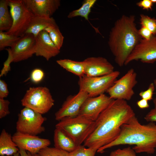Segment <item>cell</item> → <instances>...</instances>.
I'll return each instance as SVG.
<instances>
[{
	"label": "cell",
	"instance_id": "1",
	"mask_svg": "<svg viewBox=\"0 0 156 156\" xmlns=\"http://www.w3.org/2000/svg\"><path fill=\"white\" fill-rule=\"evenodd\" d=\"M135 115L126 101L114 100L95 121L96 128L83 145L97 151L112 142L119 135L122 126Z\"/></svg>",
	"mask_w": 156,
	"mask_h": 156
},
{
	"label": "cell",
	"instance_id": "2",
	"mask_svg": "<svg viewBox=\"0 0 156 156\" xmlns=\"http://www.w3.org/2000/svg\"><path fill=\"white\" fill-rule=\"evenodd\" d=\"M134 145L132 148L136 153L152 154L156 148V125L154 122L141 124L135 116L124 124L117 138L109 144L99 149L102 153L107 149L121 145Z\"/></svg>",
	"mask_w": 156,
	"mask_h": 156
},
{
	"label": "cell",
	"instance_id": "3",
	"mask_svg": "<svg viewBox=\"0 0 156 156\" xmlns=\"http://www.w3.org/2000/svg\"><path fill=\"white\" fill-rule=\"evenodd\" d=\"M134 15H122L115 22L110 31L108 44L115 61L119 66L125 63L142 38Z\"/></svg>",
	"mask_w": 156,
	"mask_h": 156
},
{
	"label": "cell",
	"instance_id": "4",
	"mask_svg": "<svg viewBox=\"0 0 156 156\" xmlns=\"http://www.w3.org/2000/svg\"><path fill=\"white\" fill-rule=\"evenodd\" d=\"M96 127L95 121L78 115L64 118L55 125L70 137L77 145H81L92 133Z\"/></svg>",
	"mask_w": 156,
	"mask_h": 156
},
{
	"label": "cell",
	"instance_id": "5",
	"mask_svg": "<svg viewBox=\"0 0 156 156\" xmlns=\"http://www.w3.org/2000/svg\"><path fill=\"white\" fill-rule=\"evenodd\" d=\"M21 104L42 114L48 112L54 105V100L46 87H30L21 99Z\"/></svg>",
	"mask_w": 156,
	"mask_h": 156
},
{
	"label": "cell",
	"instance_id": "6",
	"mask_svg": "<svg viewBox=\"0 0 156 156\" xmlns=\"http://www.w3.org/2000/svg\"><path fill=\"white\" fill-rule=\"evenodd\" d=\"M10 12L13 23L10 29L5 32L20 37L25 34L34 15L25 5L23 0H8Z\"/></svg>",
	"mask_w": 156,
	"mask_h": 156
},
{
	"label": "cell",
	"instance_id": "7",
	"mask_svg": "<svg viewBox=\"0 0 156 156\" xmlns=\"http://www.w3.org/2000/svg\"><path fill=\"white\" fill-rule=\"evenodd\" d=\"M120 74L118 70L107 75L91 77L85 75L79 77V90L86 92L89 97H94L104 94L114 84Z\"/></svg>",
	"mask_w": 156,
	"mask_h": 156
},
{
	"label": "cell",
	"instance_id": "8",
	"mask_svg": "<svg viewBox=\"0 0 156 156\" xmlns=\"http://www.w3.org/2000/svg\"><path fill=\"white\" fill-rule=\"evenodd\" d=\"M18 116L16 126L17 132L37 136L45 131L42 124L46 119L42 114L25 107L21 110Z\"/></svg>",
	"mask_w": 156,
	"mask_h": 156
},
{
	"label": "cell",
	"instance_id": "9",
	"mask_svg": "<svg viewBox=\"0 0 156 156\" xmlns=\"http://www.w3.org/2000/svg\"><path fill=\"white\" fill-rule=\"evenodd\" d=\"M137 77L136 73L131 68L116 80L106 92L112 99L129 100L135 94L133 88L138 83Z\"/></svg>",
	"mask_w": 156,
	"mask_h": 156
},
{
	"label": "cell",
	"instance_id": "10",
	"mask_svg": "<svg viewBox=\"0 0 156 156\" xmlns=\"http://www.w3.org/2000/svg\"><path fill=\"white\" fill-rule=\"evenodd\" d=\"M138 60L148 64H153L156 61V35H153L149 40L142 38L127 59L125 65Z\"/></svg>",
	"mask_w": 156,
	"mask_h": 156
},
{
	"label": "cell",
	"instance_id": "11",
	"mask_svg": "<svg viewBox=\"0 0 156 156\" xmlns=\"http://www.w3.org/2000/svg\"><path fill=\"white\" fill-rule=\"evenodd\" d=\"M114 100L104 94L95 97H89L82 105L78 115L96 121Z\"/></svg>",
	"mask_w": 156,
	"mask_h": 156
},
{
	"label": "cell",
	"instance_id": "12",
	"mask_svg": "<svg viewBox=\"0 0 156 156\" xmlns=\"http://www.w3.org/2000/svg\"><path fill=\"white\" fill-rule=\"evenodd\" d=\"M36 38L31 34H26L20 37L10 48L5 49L10 52L13 62L26 60L35 54Z\"/></svg>",
	"mask_w": 156,
	"mask_h": 156
},
{
	"label": "cell",
	"instance_id": "13",
	"mask_svg": "<svg viewBox=\"0 0 156 156\" xmlns=\"http://www.w3.org/2000/svg\"><path fill=\"white\" fill-rule=\"evenodd\" d=\"M89 97L86 92L80 90L77 94L68 96L61 108L55 113V120L59 121L64 118L78 115L82 105Z\"/></svg>",
	"mask_w": 156,
	"mask_h": 156
},
{
	"label": "cell",
	"instance_id": "14",
	"mask_svg": "<svg viewBox=\"0 0 156 156\" xmlns=\"http://www.w3.org/2000/svg\"><path fill=\"white\" fill-rule=\"evenodd\" d=\"M12 138L19 149L24 150L32 154H37L41 149L51 144L48 139L17 131L13 134Z\"/></svg>",
	"mask_w": 156,
	"mask_h": 156
},
{
	"label": "cell",
	"instance_id": "15",
	"mask_svg": "<svg viewBox=\"0 0 156 156\" xmlns=\"http://www.w3.org/2000/svg\"><path fill=\"white\" fill-rule=\"evenodd\" d=\"M83 61L85 64L84 75L88 76H103L114 71L113 66L103 57H89Z\"/></svg>",
	"mask_w": 156,
	"mask_h": 156
},
{
	"label": "cell",
	"instance_id": "16",
	"mask_svg": "<svg viewBox=\"0 0 156 156\" xmlns=\"http://www.w3.org/2000/svg\"><path fill=\"white\" fill-rule=\"evenodd\" d=\"M27 8L35 16L51 17L59 8L60 0H23Z\"/></svg>",
	"mask_w": 156,
	"mask_h": 156
},
{
	"label": "cell",
	"instance_id": "17",
	"mask_svg": "<svg viewBox=\"0 0 156 156\" xmlns=\"http://www.w3.org/2000/svg\"><path fill=\"white\" fill-rule=\"evenodd\" d=\"M35 38V54L36 56L43 57L48 61L60 53V50L55 45L46 31H41Z\"/></svg>",
	"mask_w": 156,
	"mask_h": 156
},
{
	"label": "cell",
	"instance_id": "18",
	"mask_svg": "<svg viewBox=\"0 0 156 156\" xmlns=\"http://www.w3.org/2000/svg\"><path fill=\"white\" fill-rule=\"evenodd\" d=\"M53 140L54 147L69 153L74 151L78 146L70 137L57 128L54 131Z\"/></svg>",
	"mask_w": 156,
	"mask_h": 156
},
{
	"label": "cell",
	"instance_id": "19",
	"mask_svg": "<svg viewBox=\"0 0 156 156\" xmlns=\"http://www.w3.org/2000/svg\"><path fill=\"white\" fill-rule=\"evenodd\" d=\"M52 17L34 15L26 34H32L36 38L38 34L49 26L57 25Z\"/></svg>",
	"mask_w": 156,
	"mask_h": 156
},
{
	"label": "cell",
	"instance_id": "20",
	"mask_svg": "<svg viewBox=\"0 0 156 156\" xmlns=\"http://www.w3.org/2000/svg\"><path fill=\"white\" fill-rule=\"evenodd\" d=\"M19 149L13 141L12 136L3 129L0 135V155L10 156L19 152Z\"/></svg>",
	"mask_w": 156,
	"mask_h": 156
},
{
	"label": "cell",
	"instance_id": "21",
	"mask_svg": "<svg viewBox=\"0 0 156 156\" xmlns=\"http://www.w3.org/2000/svg\"><path fill=\"white\" fill-rule=\"evenodd\" d=\"M56 62L61 67L79 77L84 75L85 64L83 61H78L65 59L57 60Z\"/></svg>",
	"mask_w": 156,
	"mask_h": 156
},
{
	"label": "cell",
	"instance_id": "22",
	"mask_svg": "<svg viewBox=\"0 0 156 156\" xmlns=\"http://www.w3.org/2000/svg\"><path fill=\"white\" fill-rule=\"evenodd\" d=\"M8 0H0V31H7L11 28L12 18L8 9Z\"/></svg>",
	"mask_w": 156,
	"mask_h": 156
},
{
	"label": "cell",
	"instance_id": "23",
	"mask_svg": "<svg viewBox=\"0 0 156 156\" xmlns=\"http://www.w3.org/2000/svg\"><path fill=\"white\" fill-rule=\"evenodd\" d=\"M96 1V0H85L83 2L82 5L78 9L73 10L68 15V18H72L78 16L84 18L88 21V16L91 9Z\"/></svg>",
	"mask_w": 156,
	"mask_h": 156
},
{
	"label": "cell",
	"instance_id": "24",
	"mask_svg": "<svg viewBox=\"0 0 156 156\" xmlns=\"http://www.w3.org/2000/svg\"><path fill=\"white\" fill-rule=\"evenodd\" d=\"M44 30L49 34L53 43L60 50L63 45L64 37L61 32L58 25H57L49 26L46 28Z\"/></svg>",
	"mask_w": 156,
	"mask_h": 156
},
{
	"label": "cell",
	"instance_id": "25",
	"mask_svg": "<svg viewBox=\"0 0 156 156\" xmlns=\"http://www.w3.org/2000/svg\"><path fill=\"white\" fill-rule=\"evenodd\" d=\"M20 37H18L6 34L0 31V50L4 49L7 47H12Z\"/></svg>",
	"mask_w": 156,
	"mask_h": 156
},
{
	"label": "cell",
	"instance_id": "26",
	"mask_svg": "<svg viewBox=\"0 0 156 156\" xmlns=\"http://www.w3.org/2000/svg\"><path fill=\"white\" fill-rule=\"evenodd\" d=\"M37 155L38 156H69V153L67 151L49 146L41 149Z\"/></svg>",
	"mask_w": 156,
	"mask_h": 156
},
{
	"label": "cell",
	"instance_id": "27",
	"mask_svg": "<svg viewBox=\"0 0 156 156\" xmlns=\"http://www.w3.org/2000/svg\"><path fill=\"white\" fill-rule=\"evenodd\" d=\"M140 23L141 26L149 29L154 35H156V19L144 14L140 15Z\"/></svg>",
	"mask_w": 156,
	"mask_h": 156
},
{
	"label": "cell",
	"instance_id": "28",
	"mask_svg": "<svg viewBox=\"0 0 156 156\" xmlns=\"http://www.w3.org/2000/svg\"><path fill=\"white\" fill-rule=\"evenodd\" d=\"M86 147L83 145L78 146L75 150L69 153V156H94L97 151L93 148Z\"/></svg>",
	"mask_w": 156,
	"mask_h": 156
},
{
	"label": "cell",
	"instance_id": "29",
	"mask_svg": "<svg viewBox=\"0 0 156 156\" xmlns=\"http://www.w3.org/2000/svg\"><path fill=\"white\" fill-rule=\"evenodd\" d=\"M109 156H137L135 151L130 146L118 148L111 152Z\"/></svg>",
	"mask_w": 156,
	"mask_h": 156
},
{
	"label": "cell",
	"instance_id": "30",
	"mask_svg": "<svg viewBox=\"0 0 156 156\" xmlns=\"http://www.w3.org/2000/svg\"><path fill=\"white\" fill-rule=\"evenodd\" d=\"M155 86L153 82L150 83L148 89L144 91L141 92L139 95L142 99H145L148 101L153 99V92L155 89Z\"/></svg>",
	"mask_w": 156,
	"mask_h": 156
},
{
	"label": "cell",
	"instance_id": "31",
	"mask_svg": "<svg viewBox=\"0 0 156 156\" xmlns=\"http://www.w3.org/2000/svg\"><path fill=\"white\" fill-rule=\"evenodd\" d=\"M44 76L43 71L41 69L36 68L31 72L30 78L31 81L34 83H38L43 79Z\"/></svg>",
	"mask_w": 156,
	"mask_h": 156
},
{
	"label": "cell",
	"instance_id": "32",
	"mask_svg": "<svg viewBox=\"0 0 156 156\" xmlns=\"http://www.w3.org/2000/svg\"><path fill=\"white\" fill-rule=\"evenodd\" d=\"M10 103L8 100L0 99V118H4L10 114L9 108Z\"/></svg>",
	"mask_w": 156,
	"mask_h": 156
},
{
	"label": "cell",
	"instance_id": "33",
	"mask_svg": "<svg viewBox=\"0 0 156 156\" xmlns=\"http://www.w3.org/2000/svg\"><path fill=\"white\" fill-rule=\"evenodd\" d=\"M8 56L7 60L3 63V66L1 70L0 77L5 76L11 70L10 64L13 62L12 57L10 52H8Z\"/></svg>",
	"mask_w": 156,
	"mask_h": 156
},
{
	"label": "cell",
	"instance_id": "34",
	"mask_svg": "<svg viewBox=\"0 0 156 156\" xmlns=\"http://www.w3.org/2000/svg\"><path fill=\"white\" fill-rule=\"evenodd\" d=\"M138 33L142 38L146 40H149L153 35L149 29L145 27L142 26L138 30Z\"/></svg>",
	"mask_w": 156,
	"mask_h": 156
},
{
	"label": "cell",
	"instance_id": "35",
	"mask_svg": "<svg viewBox=\"0 0 156 156\" xmlns=\"http://www.w3.org/2000/svg\"><path fill=\"white\" fill-rule=\"evenodd\" d=\"M9 93L7 84L4 80L0 79V99H4L8 96Z\"/></svg>",
	"mask_w": 156,
	"mask_h": 156
},
{
	"label": "cell",
	"instance_id": "36",
	"mask_svg": "<svg viewBox=\"0 0 156 156\" xmlns=\"http://www.w3.org/2000/svg\"><path fill=\"white\" fill-rule=\"evenodd\" d=\"M153 3L151 0H142L137 3V5L143 10H151Z\"/></svg>",
	"mask_w": 156,
	"mask_h": 156
},
{
	"label": "cell",
	"instance_id": "37",
	"mask_svg": "<svg viewBox=\"0 0 156 156\" xmlns=\"http://www.w3.org/2000/svg\"><path fill=\"white\" fill-rule=\"evenodd\" d=\"M145 120L147 122H154L156 121V108H154L146 115L144 117Z\"/></svg>",
	"mask_w": 156,
	"mask_h": 156
},
{
	"label": "cell",
	"instance_id": "38",
	"mask_svg": "<svg viewBox=\"0 0 156 156\" xmlns=\"http://www.w3.org/2000/svg\"><path fill=\"white\" fill-rule=\"evenodd\" d=\"M148 101L145 99H142L138 101L136 103L139 108L141 109H146L148 108L149 106Z\"/></svg>",
	"mask_w": 156,
	"mask_h": 156
},
{
	"label": "cell",
	"instance_id": "39",
	"mask_svg": "<svg viewBox=\"0 0 156 156\" xmlns=\"http://www.w3.org/2000/svg\"><path fill=\"white\" fill-rule=\"evenodd\" d=\"M19 153L20 156H31L29 152L23 149H19Z\"/></svg>",
	"mask_w": 156,
	"mask_h": 156
},
{
	"label": "cell",
	"instance_id": "40",
	"mask_svg": "<svg viewBox=\"0 0 156 156\" xmlns=\"http://www.w3.org/2000/svg\"><path fill=\"white\" fill-rule=\"evenodd\" d=\"M154 84L155 88L156 90V79L153 80V82ZM153 102L154 105V108H156V97L153 100Z\"/></svg>",
	"mask_w": 156,
	"mask_h": 156
},
{
	"label": "cell",
	"instance_id": "41",
	"mask_svg": "<svg viewBox=\"0 0 156 156\" xmlns=\"http://www.w3.org/2000/svg\"><path fill=\"white\" fill-rule=\"evenodd\" d=\"M14 156H20V154L19 152L14 154Z\"/></svg>",
	"mask_w": 156,
	"mask_h": 156
},
{
	"label": "cell",
	"instance_id": "42",
	"mask_svg": "<svg viewBox=\"0 0 156 156\" xmlns=\"http://www.w3.org/2000/svg\"><path fill=\"white\" fill-rule=\"evenodd\" d=\"M153 3H156V0H151Z\"/></svg>",
	"mask_w": 156,
	"mask_h": 156
},
{
	"label": "cell",
	"instance_id": "43",
	"mask_svg": "<svg viewBox=\"0 0 156 156\" xmlns=\"http://www.w3.org/2000/svg\"><path fill=\"white\" fill-rule=\"evenodd\" d=\"M31 154V156H38L37 154Z\"/></svg>",
	"mask_w": 156,
	"mask_h": 156
}]
</instances>
